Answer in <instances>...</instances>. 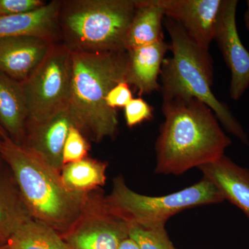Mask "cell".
I'll list each match as a JSON object with an SVG mask.
<instances>
[{
	"instance_id": "obj_1",
	"label": "cell",
	"mask_w": 249,
	"mask_h": 249,
	"mask_svg": "<svg viewBox=\"0 0 249 249\" xmlns=\"http://www.w3.org/2000/svg\"><path fill=\"white\" fill-rule=\"evenodd\" d=\"M164 121L155 142L157 175L179 176L212 163L232 144L212 109L196 98L163 99Z\"/></svg>"
},
{
	"instance_id": "obj_2",
	"label": "cell",
	"mask_w": 249,
	"mask_h": 249,
	"mask_svg": "<svg viewBox=\"0 0 249 249\" xmlns=\"http://www.w3.org/2000/svg\"><path fill=\"white\" fill-rule=\"evenodd\" d=\"M69 113L72 124L89 140L99 143L116 137L117 110L107 106L111 88L126 82L127 51L106 53L71 52Z\"/></svg>"
},
{
	"instance_id": "obj_3",
	"label": "cell",
	"mask_w": 249,
	"mask_h": 249,
	"mask_svg": "<svg viewBox=\"0 0 249 249\" xmlns=\"http://www.w3.org/2000/svg\"><path fill=\"white\" fill-rule=\"evenodd\" d=\"M0 155L12 172L31 217L63 236L73 228L89 204V194L73 193L60 173L11 139L3 140Z\"/></svg>"
},
{
	"instance_id": "obj_4",
	"label": "cell",
	"mask_w": 249,
	"mask_h": 249,
	"mask_svg": "<svg viewBox=\"0 0 249 249\" xmlns=\"http://www.w3.org/2000/svg\"><path fill=\"white\" fill-rule=\"evenodd\" d=\"M163 24L169 34L173 55L165 58L160 71L163 99L181 96L197 98L212 109L228 132L249 147L245 129L228 106L213 92V65L209 51L195 42L179 23L166 17Z\"/></svg>"
},
{
	"instance_id": "obj_5",
	"label": "cell",
	"mask_w": 249,
	"mask_h": 249,
	"mask_svg": "<svg viewBox=\"0 0 249 249\" xmlns=\"http://www.w3.org/2000/svg\"><path fill=\"white\" fill-rule=\"evenodd\" d=\"M136 9L137 0L61 1V43L71 52L127 51L126 36Z\"/></svg>"
},
{
	"instance_id": "obj_6",
	"label": "cell",
	"mask_w": 249,
	"mask_h": 249,
	"mask_svg": "<svg viewBox=\"0 0 249 249\" xmlns=\"http://www.w3.org/2000/svg\"><path fill=\"white\" fill-rule=\"evenodd\" d=\"M225 201L217 187L206 178L181 191L163 196H147L132 191L122 176L113 180L110 194L105 196L109 209L129 224L142 227L165 225L175 214L196 206Z\"/></svg>"
},
{
	"instance_id": "obj_7",
	"label": "cell",
	"mask_w": 249,
	"mask_h": 249,
	"mask_svg": "<svg viewBox=\"0 0 249 249\" xmlns=\"http://www.w3.org/2000/svg\"><path fill=\"white\" fill-rule=\"evenodd\" d=\"M71 76V52L62 43L55 44L22 83L29 111L27 126L40 124L69 109Z\"/></svg>"
},
{
	"instance_id": "obj_8",
	"label": "cell",
	"mask_w": 249,
	"mask_h": 249,
	"mask_svg": "<svg viewBox=\"0 0 249 249\" xmlns=\"http://www.w3.org/2000/svg\"><path fill=\"white\" fill-rule=\"evenodd\" d=\"M129 225L109 209L105 196L91 194L84 213L62 238L69 249H119Z\"/></svg>"
},
{
	"instance_id": "obj_9",
	"label": "cell",
	"mask_w": 249,
	"mask_h": 249,
	"mask_svg": "<svg viewBox=\"0 0 249 249\" xmlns=\"http://www.w3.org/2000/svg\"><path fill=\"white\" fill-rule=\"evenodd\" d=\"M237 0H222L214 34V40L231 73L229 92L234 101H238L249 88V52L237 31Z\"/></svg>"
},
{
	"instance_id": "obj_10",
	"label": "cell",
	"mask_w": 249,
	"mask_h": 249,
	"mask_svg": "<svg viewBox=\"0 0 249 249\" xmlns=\"http://www.w3.org/2000/svg\"><path fill=\"white\" fill-rule=\"evenodd\" d=\"M165 17L181 24L199 47L209 51L222 0H155Z\"/></svg>"
},
{
	"instance_id": "obj_11",
	"label": "cell",
	"mask_w": 249,
	"mask_h": 249,
	"mask_svg": "<svg viewBox=\"0 0 249 249\" xmlns=\"http://www.w3.org/2000/svg\"><path fill=\"white\" fill-rule=\"evenodd\" d=\"M54 45L34 36L0 38V71L22 83L40 65Z\"/></svg>"
},
{
	"instance_id": "obj_12",
	"label": "cell",
	"mask_w": 249,
	"mask_h": 249,
	"mask_svg": "<svg viewBox=\"0 0 249 249\" xmlns=\"http://www.w3.org/2000/svg\"><path fill=\"white\" fill-rule=\"evenodd\" d=\"M71 125L68 109L40 124L28 125L22 146L60 173L64 165V145Z\"/></svg>"
},
{
	"instance_id": "obj_13",
	"label": "cell",
	"mask_w": 249,
	"mask_h": 249,
	"mask_svg": "<svg viewBox=\"0 0 249 249\" xmlns=\"http://www.w3.org/2000/svg\"><path fill=\"white\" fill-rule=\"evenodd\" d=\"M61 1L53 0L27 14L0 17V38L29 36L61 43L58 17Z\"/></svg>"
},
{
	"instance_id": "obj_14",
	"label": "cell",
	"mask_w": 249,
	"mask_h": 249,
	"mask_svg": "<svg viewBox=\"0 0 249 249\" xmlns=\"http://www.w3.org/2000/svg\"><path fill=\"white\" fill-rule=\"evenodd\" d=\"M169 49L170 45L163 38L150 45L127 50L126 83L134 87L140 96L160 89L159 76Z\"/></svg>"
},
{
	"instance_id": "obj_15",
	"label": "cell",
	"mask_w": 249,
	"mask_h": 249,
	"mask_svg": "<svg viewBox=\"0 0 249 249\" xmlns=\"http://www.w3.org/2000/svg\"><path fill=\"white\" fill-rule=\"evenodd\" d=\"M199 169L217 187L225 200L240 209L249 220V170L223 156Z\"/></svg>"
},
{
	"instance_id": "obj_16",
	"label": "cell",
	"mask_w": 249,
	"mask_h": 249,
	"mask_svg": "<svg viewBox=\"0 0 249 249\" xmlns=\"http://www.w3.org/2000/svg\"><path fill=\"white\" fill-rule=\"evenodd\" d=\"M29 111L22 83L0 71V126L15 143L22 145Z\"/></svg>"
},
{
	"instance_id": "obj_17",
	"label": "cell",
	"mask_w": 249,
	"mask_h": 249,
	"mask_svg": "<svg viewBox=\"0 0 249 249\" xmlns=\"http://www.w3.org/2000/svg\"><path fill=\"white\" fill-rule=\"evenodd\" d=\"M31 219L12 172L8 173L0 165V242L6 243Z\"/></svg>"
},
{
	"instance_id": "obj_18",
	"label": "cell",
	"mask_w": 249,
	"mask_h": 249,
	"mask_svg": "<svg viewBox=\"0 0 249 249\" xmlns=\"http://www.w3.org/2000/svg\"><path fill=\"white\" fill-rule=\"evenodd\" d=\"M164 18V11L155 0H137V9L126 36V50L163 39Z\"/></svg>"
},
{
	"instance_id": "obj_19",
	"label": "cell",
	"mask_w": 249,
	"mask_h": 249,
	"mask_svg": "<svg viewBox=\"0 0 249 249\" xmlns=\"http://www.w3.org/2000/svg\"><path fill=\"white\" fill-rule=\"evenodd\" d=\"M108 164L86 157L63 165L60 176L67 189L73 193L89 194L106 184Z\"/></svg>"
},
{
	"instance_id": "obj_20",
	"label": "cell",
	"mask_w": 249,
	"mask_h": 249,
	"mask_svg": "<svg viewBox=\"0 0 249 249\" xmlns=\"http://www.w3.org/2000/svg\"><path fill=\"white\" fill-rule=\"evenodd\" d=\"M6 244L9 249H69L53 228L34 219L23 224Z\"/></svg>"
},
{
	"instance_id": "obj_21",
	"label": "cell",
	"mask_w": 249,
	"mask_h": 249,
	"mask_svg": "<svg viewBox=\"0 0 249 249\" xmlns=\"http://www.w3.org/2000/svg\"><path fill=\"white\" fill-rule=\"evenodd\" d=\"M129 225V237L141 249H178L170 240L165 225L152 227Z\"/></svg>"
},
{
	"instance_id": "obj_22",
	"label": "cell",
	"mask_w": 249,
	"mask_h": 249,
	"mask_svg": "<svg viewBox=\"0 0 249 249\" xmlns=\"http://www.w3.org/2000/svg\"><path fill=\"white\" fill-rule=\"evenodd\" d=\"M89 148V140L76 127L71 125L64 145L63 165L86 158L88 157Z\"/></svg>"
},
{
	"instance_id": "obj_23",
	"label": "cell",
	"mask_w": 249,
	"mask_h": 249,
	"mask_svg": "<svg viewBox=\"0 0 249 249\" xmlns=\"http://www.w3.org/2000/svg\"><path fill=\"white\" fill-rule=\"evenodd\" d=\"M124 119L129 127H134L153 118V109L142 98H133L124 108Z\"/></svg>"
},
{
	"instance_id": "obj_24",
	"label": "cell",
	"mask_w": 249,
	"mask_h": 249,
	"mask_svg": "<svg viewBox=\"0 0 249 249\" xmlns=\"http://www.w3.org/2000/svg\"><path fill=\"white\" fill-rule=\"evenodd\" d=\"M47 3L42 0H0V17L32 12Z\"/></svg>"
},
{
	"instance_id": "obj_25",
	"label": "cell",
	"mask_w": 249,
	"mask_h": 249,
	"mask_svg": "<svg viewBox=\"0 0 249 249\" xmlns=\"http://www.w3.org/2000/svg\"><path fill=\"white\" fill-rule=\"evenodd\" d=\"M133 98L130 86L124 81L111 88L106 96V102L108 107L117 110L118 108H124Z\"/></svg>"
},
{
	"instance_id": "obj_26",
	"label": "cell",
	"mask_w": 249,
	"mask_h": 249,
	"mask_svg": "<svg viewBox=\"0 0 249 249\" xmlns=\"http://www.w3.org/2000/svg\"><path fill=\"white\" fill-rule=\"evenodd\" d=\"M119 249H141L135 241L128 237L124 239L119 246Z\"/></svg>"
},
{
	"instance_id": "obj_27",
	"label": "cell",
	"mask_w": 249,
	"mask_h": 249,
	"mask_svg": "<svg viewBox=\"0 0 249 249\" xmlns=\"http://www.w3.org/2000/svg\"><path fill=\"white\" fill-rule=\"evenodd\" d=\"M247 2V8L245 14V23L246 27L249 32V0Z\"/></svg>"
},
{
	"instance_id": "obj_28",
	"label": "cell",
	"mask_w": 249,
	"mask_h": 249,
	"mask_svg": "<svg viewBox=\"0 0 249 249\" xmlns=\"http://www.w3.org/2000/svg\"><path fill=\"white\" fill-rule=\"evenodd\" d=\"M0 137L3 139V140H5L7 138H9L8 137L7 134L6 133V132L4 130V129L0 126Z\"/></svg>"
},
{
	"instance_id": "obj_29",
	"label": "cell",
	"mask_w": 249,
	"mask_h": 249,
	"mask_svg": "<svg viewBox=\"0 0 249 249\" xmlns=\"http://www.w3.org/2000/svg\"><path fill=\"white\" fill-rule=\"evenodd\" d=\"M0 249H9L6 243H1L0 242Z\"/></svg>"
},
{
	"instance_id": "obj_30",
	"label": "cell",
	"mask_w": 249,
	"mask_h": 249,
	"mask_svg": "<svg viewBox=\"0 0 249 249\" xmlns=\"http://www.w3.org/2000/svg\"><path fill=\"white\" fill-rule=\"evenodd\" d=\"M3 139L0 137V149H1V145H2Z\"/></svg>"
}]
</instances>
